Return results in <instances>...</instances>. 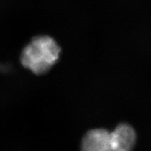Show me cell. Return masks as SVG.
Returning <instances> with one entry per match:
<instances>
[{
  "mask_svg": "<svg viewBox=\"0 0 151 151\" xmlns=\"http://www.w3.org/2000/svg\"><path fill=\"white\" fill-rule=\"evenodd\" d=\"M61 48L53 38L40 35L33 38L22 49L20 62L37 75L48 72L59 60Z\"/></svg>",
  "mask_w": 151,
  "mask_h": 151,
  "instance_id": "2",
  "label": "cell"
},
{
  "mask_svg": "<svg viewBox=\"0 0 151 151\" xmlns=\"http://www.w3.org/2000/svg\"><path fill=\"white\" fill-rule=\"evenodd\" d=\"M137 134L129 124H119L114 131L104 129L87 132L81 142V151H132Z\"/></svg>",
  "mask_w": 151,
  "mask_h": 151,
  "instance_id": "1",
  "label": "cell"
}]
</instances>
